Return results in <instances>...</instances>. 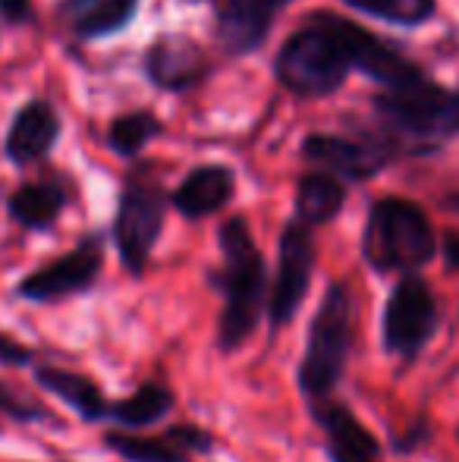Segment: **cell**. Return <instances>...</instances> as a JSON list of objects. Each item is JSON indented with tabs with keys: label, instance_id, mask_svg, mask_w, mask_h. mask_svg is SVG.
Returning a JSON list of instances; mask_svg holds the SVG:
<instances>
[{
	"label": "cell",
	"instance_id": "obj_26",
	"mask_svg": "<svg viewBox=\"0 0 459 462\" xmlns=\"http://www.w3.org/2000/svg\"><path fill=\"white\" fill-rule=\"evenodd\" d=\"M0 362H6V365H29L32 349L23 346V343H16L13 337L0 334Z\"/></svg>",
	"mask_w": 459,
	"mask_h": 462
},
{
	"label": "cell",
	"instance_id": "obj_12",
	"mask_svg": "<svg viewBox=\"0 0 459 462\" xmlns=\"http://www.w3.org/2000/svg\"><path fill=\"white\" fill-rule=\"evenodd\" d=\"M315 421L325 431L327 457L331 462H381V444L374 434L349 412L346 402L321 400L312 402Z\"/></svg>",
	"mask_w": 459,
	"mask_h": 462
},
{
	"label": "cell",
	"instance_id": "obj_9",
	"mask_svg": "<svg viewBox=\"0 0 459 462\" xmlns=\"http://www.w3.org/2000/svg\"><path fill=\"white\" fill-rule=\"evenodd\" d=\"M101 264H105V249H101V239L92 236L76 245L73 252H67L63 258L23 277L19 296L29 299V302H57V299L86 292L98 280Z\"/></svg>",
	"mask_w": 459,
	"mask_h": 462
},
{
	"label": "cell",
	"instance_id": "obj_23",
	"mask_svg": "<svg viewBox=\"0 0 459 462\" xmlns=\"http://www.w3.org/2000/svg\"><path fill=\"white\" fill-rule=\"evenodd\" d=\"M158 133H161V123L154 120L151 114H126V116H120V120H114L107 139H111V148L116 154L133 158V154H139L142 145Z\"/></svg>",
	"mask_w": 459,
	"mask_h": 462
},
{
	"label": "cell",
	"instance_id": "obj_8",
	"mask_svg": "<svg viewBox=\"0 0 459 462\" xmlns=\"http://www.w3.org/2000/svg\"><path fill=\"white\" fill-rule=\"evenodd\" d=\"M312 268H315L312 233H308L306 224L293 220V224H287V230L280 236V262H277V280L268 302V318L274 330L296 318V309L306 299Z\"/></svg>",
	"mask_w": 459,
	"mask_h": 462
},
{
	"label": "cell",
	"instance_id": "obj_4",
	"mask_svg": "<svg viewBox=\"0 0 459 462\" xmlns=\"http://www.w3.org/2000/svg\"><path fill=\"white\" fill-rule=\"evenodd\" d=\"M353 346V296L346 283H331L308 324L306 353L299 365V387L308 402L331 400L334 387L346 371Z\"/></svg>",
	"mask_w": 459,
	"mask_h": 462
},
{
	"label": "cell",
	"instance_id": "obj_22",
	"mask_svg": "<svg viewBox=\"0 0 459 462\" xmlns=\"http://www.w3.org/2000/svg\"><path fill=\"white\" fill-rule=\"evenodd\" d=\"M135 4L139 0H98V4H92L79 16L76 32L82 38H101V35H111V32H120L129 23V16L135 13Z\"/></svg>",
	"mask_w": 459,
	"mask_h": 462
},
{
	"label": "cell",
	"instance_id": "obj_13",
	"mask_svg": "<svg viewBox=\"0 0 459 462\" xmlns=\"http://www.w3.org/2000/svg\"><path fill=\"white\" fill-rule=\"evenodd\" d=\"M289 0H224L217 13V35L230 54H249L268 38L274 16Z\"/></svg>",
	"mask_w": 459,
	"mask_h": 462
},
{
	"label": "cell",
	"instance_id": "obj_15",
	"mask_svg": "<svg viewBox=\"0 0 459 462\" xmlns=\"http://www.w3.org/2000/svg\"><path fill=\"white\" fill-rule=\"evenodd\" d=\"M57 135H60V120L57 110L48 101H29L10 123L6 133V158L13 164L25 167L41 161L44 154L54 148Z\"/></svg>",
	"mask_w": 459,
	"mask_h": 462
},
{
	"label": "cell",
	"instance_id": "obj_28",
	"mask_svg": "<svg viewBox=\"0 0 459 462\" xmlns=\"http://www.w3.org/2000/svg\"><path fill=\"white\" fill-rule=\"evenodd\" d=\"M444 255H447V262L459 271V236L444 239Z\"/></svg>",
	"mask_w": 459,
	"mask_h": 462
},
{
	"label": "cell",
	"instance_id": "obj_2",
	"mask_svg": "<svg viewBox=\"0 0 459 462\" xmlns=\"http://www.w3.org/2000/svg\"><path fill=\"white\" fill-rule=\"evenodd\" d=\"M274 69L277 79L296 95L321 97L337 92L353 69L337 19L331 13H318L306 29H299L283 44Z\"/></svg>",
	"mask_w": 459,
	"mask_h": 462
},
{
	"label": "cell",
	"instance_id": "obj_17",
	"mask_svg": "<svg viewBox=\"0 0 459 462\" xmlns=\"http://www.w3.org/2000/svg\"><path fill=\"white\" fill-rule=\"evenodd\" d=\"M233 195V173L227 167H198L189 177L179 183L173 192V205L179 214H186L189 220L208 217V214L221 211Z\"/></svg>",
	"mask_w": 459,
	"mask_h": 462
},
{
	"label": "cell",
	"instance_id": "obj_1",
	"mask_svg": "<svg viewBox=\"0 0 459 462\" xmlns=\"http://www.w3.org/2000/svg\"><path fill=\"white\" fill-rule=\"evenodd\" d=\"M224 268L215 274V286L224 292V311L217 324L221 349H236L255 334L268 296V271L255 249V239L243 217H233L221 226Z\"/></svg>",
	"mask_w": 459,
	"mask_h": 462
},
{
	"label": "cell",
	"instance_id": "obj_14",
	"mask_svg": "<svg viewBox=\"0 0 459 462\" xmlns=\"http://www.w3.org/2000/svg\"><path fill=\"white\" fill-rule=\"evenodd\" d=\"M312 164L325 167L327 177H346V180H368L387 164V154L374 145H359V142L337 139V135H312L302 145Z\"/></svg>",
	"mask_w": 459,
	"mask_h": 462
},
{
	"label": "cell",
	"instance_id": "obj_20",
	"mask_svg": "<svg viewBox=\"0 0 459 462\" xmlns=\"http://www.w3.org/2000/svg\"><path fill=\"white\" fill-rule=\"evenodd\" d=\"M346 201L344 183L327 173H308L302 177L299 192H296V220L306 226L327 224L340 214Z\"/></svg>",
	"mask_w": 459,
	"mask_h": 462
},
{
	"label": "cell",
	"instance_id": "obj_21",
	"mask_svg": "<svg viewBox=\"0 0 459 462\" xmlns=\"http://www.w3.org/2000/svg\"><path fill=\"white\" fill-rule=\"evenodd\" d=\"M173 409V393L164 383H142L133 396L107 406V419L123 428H148Z\"/></svg>",
	"mask_w": 459,
	"mask_h": 462
},
{
	"label": "cell",
	"instance_id": "obj_10",
	"mask_svg": "<svg viewBox=\"0 0 459 462\" xmlns=\"http://www.w3.org/2000/svg\"><path fill=\"white\" fill-rule=\"evenodd\" d=\"M334 19H337L340 38H344L353 67L365 69V73L372 76V79H378L384 88H403V86H409V82L422 79L416 63L406 60L397 48L384 44L381 38H374L372 32L349 23V19H340V16H334Z\"/></svg>",
	"mask_w": 459,
	"mask_h": 462
},
{
	"label": "cell",
	"instance_id": "obj_18",
	"mask_svg": "<svg viewBox=\"0 0 459 462\" xmlns=\"http://www.w3.org/2000/svg\"><path fill=\"white\" fill-rule=\"evenodd\" d=\"M35 381L41 383L48 393H54L57 400H63L69 409L82 415L86 421H98L107 419V406L111 402L105 400V393L98 390V383L88 381L86 374H76V371L67 368H54V365H44L35 371Z\"/></svg>",
	"mask_w": 459,
	"mask_h": 462
},
{
	"label": "cell",
	"instance_id": "obj_27",
	"mask_svg": "<svg viewBox=\"0 0 459 462\" xmlns=\"http://www.w3.org/2000/svg\"><path fill=\"white\" fill-rule=\"evenodd\" d=\"M0 16L6 23H25L32 16V0H0Z\"/></svg>",
	"mask_w": 459,
	"mask_h": 462
},
{
	"label": "cell",
	"instance_id": "obj_29",
	"mask_svg": "<svg viewBox=\"0 0 459 462\" xmlns=\"http://www.w3.org/2000/svg\"><path fill=\"white\" fill-rule=\"evenodd\" d=\"M454 205H456V211H459V199H454Z\"/></svg>",
	"mask_w": 459,
	"mask_h": 462
},
{
	"label": "cell",
	"instance_id": "obj_3",
	"mask_svg": "<svg viewBox=\"0 0 459 462\" xmlns=\"http://www.w3.org/2000/svg\"><path fill=\"white\" fill-rule=\"evenodd\" d=\"M435 249L437 239L431 220L418 205L406 199H384L372 208L365 236H362V252L374 271L412 274L435 258Z\"/></svg>",
	"mask_w": 459,
	"mask_h": 462
},
{
	"label": "cell",
	"instance_id": "obj_19",
	"mask_svg": "<svg viewBox=\"0 0 459 462\" xmlns=\"http://www.w3.org/2000/svg\"><path fill=\"white\" fill-rule=\"evenodd\" d=\"M67 205V189L54 180L25 183L10 195V214L25 230H48Z\"/></svg>",
	"mask_w": 459,
	"mask_h": 462
},
{
	"label": "cell",
	"instance_id": "obj_11",
	"mask_svg": "<svg viewBox=\"0 0 459 462\" xmlns=\"http://www.w3.org/2000/svg\"><path fill=\"white\" fill-rule=\"evenodd\" d=\"M107 447L120 453L126 462H189L196 453H208L215 447L208 431L196 425H177L161 438H142V434H107Z\"/></svg>",
	"mask_w": 459,
	"mask_h": 462
},
{
	"label": "cell",
	"instance_id": "obj_7",
	"mask_svg": "<svg viewBox=\"0 0 459 462\" xmlns=\"http://www.w3.org/2000/svg\"><path fill=\"white\" fill-rule=\"evenodd\" d=\"M437 299L422 277L406 274L384 305V349L399 359H416L437 330Z\"/></svg>",
	"mask_w": 459,
	"mask_h": 462
},
{
	"label": "cell",
	"instance_id": "obj_24",
	"mask_svg": "<svg viewBox=\"0 0 459 462\" xmlns=\"http://www.w3.org/2000/svg\"><path fill=\"white\" fill-rule=\"evenodd\" d=\"M344 4L399 25H418L435 13V0H344Z\"/></svg>",
	"mask_w": 459,
	"mask_h": 462
},
{
	"label": "cell",
	"instance_id": "obj_5",
	"mask_svg": "<svg viewBox=\"0 0 459 462\" xmlns=\"http://www.w3.org/2000/svg\"><path fill=\"white\" fill-rule=\"evenodd\" d=\"M381 120L406 139L441 142L459 133V95L416 79L403 88H387L374 101Z\"/></svg>",
	"mask_w": 459,
	"mask_h": 462
},
{
	"label": "cell",
	"instance_id": "obj_16",
	"mask_svg": "<svg viewBox=\"0 0 459 462\" xmlns=\"http://www.w3.org/2000/svg\"><path fill=\"white\" fill-rule=\"evenodd\" d=\"M148 76L164 88H186L205 73V54L196 42L179 35L158 38L148 51Z\"/></svg>",
	"mask_w": 459,
	"mask_h": 462
},
{
	"label": "cell",
	"instance_id": "obj_25",
	"mask_svg": "<svg viewBox=\"0 0 459 462\" xmlns=\"http://www.w3.org/2000/svg\"><path fill=\"white\" fill-rule=\"evenodd\" d=\"M0 412H10L13 419H41V409L32 406V402H25L23 396H16L13 390H6L4 383H0Z\"/></svg>",
	"mask_w": 459,
	"mask_h": 462
},
{
	"label": "cell",
	"instance_id": "obj_6",
	"mask_svg": "<svg viewBox=\"0 0 459 462\" xmlns=\"http://www.w3.org/2000/svg\"><path fill=\"white\" fill-rule=\"evenodd\" d=\"M167 214L164 189L151 180H129L123 189L120 208H116L114 239L120 249V262L126 264L129 274H142L154 252V243L161 236Z\"/></svg>",
	"mask_w": 459,
	"mask_h": 462
}]
</instances>
